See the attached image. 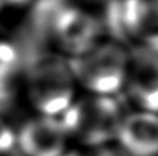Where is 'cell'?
<instances>
[{
    "mask_svg": "<svg viewBox=\"0 0 158 156\" xmlns=\"http://www.w3.org/2000/svg\"><path fill=\"white\" fill-rule=\"evenodd\" d=\"M21 94L32 114L60 117L79 95L69 58L53 50L35 56L23 69Z\"/></svg>",
    "mask_w": 158,
    "mask_h": 156,
    "instance_id": "obj_1",
    "label": "cell"
},
{
    "mask_svg": "<svg viewBox=\"0 0 158 156\" xmlns=\"http://www.w3.org/2000/svg\"><path fill=\"white\" fill-rule=\"evenodd\" d=\"M130 108L123 95L101 96L79 92L76 99L59 118L70 145L78 150L116 142L118 128Z\"/></svg>",
    "mask_w": 158,
    "mask_h": 156,
    "instance_id": "obj_2",
    "label": "cell"
},
{
    "mask_svg": "<svg viewBox=\"0 0 158 156\" xmlns=\"http://www.w3.org/2000/svg\"><path fill=\"white\" fill-rule=\"evenodd\" d=\"M38 5V21L50 48L69 60L85 54L106 38L100 18L66 0H47Z\"/></svg>",
    "mask_w": 158,
    "mask_h": 156,
    "instance_id": "obj_3",
    "label": "cell"
},
{
    "mask_svg": "<svg viewBox=\"0 0 158 156\" xmlns=\"http://www.w3.org/2000/svg\"><path fill=\"white\" fill-rule=\"evenodd\" d=\"M130 47L104 38L85 54L69 60L79 92L101 96L123 95Z\"/></svg>",
    "mask_w": 158,
    "mask_h": 156,
    "instance_id": "obj_4",
    "label": "cell"
},
{
    "mask_svg": "<svg viewBox=\"0 0 158 156\" xmlns=\"http://www.w3.org/2000/svg\"><path fill=\"white\" fill-rule=\"evenodd\" d=\"M106 38L127 47H158V0H104Z\"/></svg>",
    "mask_w": 158,
    "mask_h": 156,
    "instance_id": "obj_5",
    "label": "cell"
},
{
    "mask_svg": "<svg viewBox=\"0 0 158 156\" xmlns=\"http://www.w3.org/2000/svg\"><path fill=\"white\" fill-rule=\"evenodd\" d=\"M123 96L133 110L158 114V47H130Z\"/></svg>",
    "mask_w": 158,
    "mask_h": 156,
    "instance_id": "obj_6",
    "label": "cell"
},
{
    "mask_svg": "<svg viewBox=\"0 0 158 156\" xmlns=\"http://www.w3.org/2000/svg\"><path fill=\"white\" fill-rule=\"evenodd\" d=\"M18 153L22 156H63L70 142L59 118L31 114L16 124Z\"/></svg>",
    "mask_w": 158,
    "mask_h": 156,
    "instance_id": "obj_7",
    "label": "cell"
},
{
    "mask_svg": "<svg viewBox=\"0 0 158 156\" xmlns=\"http://www.w3.org/2000/svg\"><path fill=\"white\" fill-rule=\"evenodd\" d=\"M116 145L127 156H158V114L130 108L118 128Z\"/></svg>",
    "mask_w": 158,
    "mask_h": 156,
    "instance_id": "obj_8",
    "label": "cell"
},
{
    "mask_svg": "<svg viewBox=\"0 0 158 156\" xmlns=\"http://www.w3.org/2000/svg\"><path fill=\"white\" fill-rule=\"evenodd\" d=\"M22 54L16 44L0 38V83L21 85L23 74Z\"/></svg>",
    "mask_w": 158,
    "mask_h": 156,
    "instance_id": "obj_9",
    "label": "cell"
},
{
    "mask_svg": "<svg viewBox=\"0 0 158 156\" xmlns=\"http://www.w3.org/2000/svg\"><path fill=\"white\" fill-rule=\"evenodd\" d=\"M18 153V131L16 124L9 117L0 115V156H10Z\"/></svg>",
    "mask_w": 158,
    "mask_h": 156,
    "instance_id": "obj_10",
    "label": "cell"
},
{
    "mask_svg": "<svg viewBox=\"0 0 158 156\" xmlns=\"http://www.w3.org/2000/svg\"><path fill=\"white\" fill-rule=\"evenodd\" d=\"M79 156H127L117 145L116 142L110 145L98 146V147H91L85 150H79Z\"/></svg>",
    "mask_w": 158,
    "mask_h": 156,
    "instance_id": "obj_11",
    "label": "cell"
},
{
    "mask_svg": "<svg viewBox=\"0 0 158 156\" xmlns=\"http://www.w3.org/2000/svg\"><path fill=\"white\" fill-rule=\"evenodd\" d=\"M35 3V0H0V10L9 9V10H19L29 7Z\"/></svg>",
    "mask_w": 158,
    "mask_h": 156,
    "instance_id": "obj_12",
    "label": "cell"
},
{
    "mask_svg": "<svg viewBox=\"0 0 158 156\" xmlns=\"http://www.w3.org/2000/svg\"><path fill=\"white\" fill-rule=\"evenodd\" d=\"M63 156H79V150L78 149H70L68 153H64Z\"/></svg>",
    "mask_w": 158,
    "mask_h": 156,
    "instance_id": "obj_13",
    "label": "cell"
}]
</instances>
